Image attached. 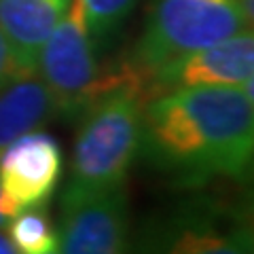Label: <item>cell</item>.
<instances>
[{
  "label": "cell",
  "instance_id": "16",
  "mask_svg": "<svg viewBox=\"0 0 254 254\" xmlns=\"http://www.w3.org/2000/svg\"><path fill=\"white\" fill-rule=\"evenodd\" d=\"M49 254H60V252H58V250H53V252H49Z\"/></svg>",
  "mask_w": 254,
  "mask_h": 254
},
{
  "label": "cell",
  "instance_id": "10",
  "mask_svg": "<svg viewBox=\"0 0 254 254\" xmlns=\"http://www.w3.org/2000/svg\"><path fill=\"white\" fill-rule=\"evenodd\" d=\"M55 119V106L36 72L23 74L0 89V153L23 133Z\"/></svg>",
  "mask_w": 254,
  "mask_h": 254
},
{
  "label": "cell",
  "instance_id": "15",
  "mask_svg": "<svg viewBox=\"0 0 254 254\" xmlns=\"http://www.w3.org/2000/svg\"><path fill=\"white\" fill-rule=\"evenodd\" d=\"M0 254H17L13 242L9 240V235H6L2 229H0Z\"/></svg>",
  "mask_w": 254,
  "mask_h": 254
},
{
  "label": "cell",
  "instance_id": "8",
  "mask_svg": "<svg viewBox=\"0 0 254 254\" xmlns=\"http://www.w3.org/2000/svg\"><path fill=\"white\" fill-rule=\"evenodd\" d=\"M64 170L62 146L51 133L32 129L0 153V189L19 210L47 205Z\"/></svg>",
  "mask_w": 254,
  "mask_h": 254
},
{
  "label": "cell",
  "instance_id": "13",
  "mask_svg": "<svg viewBox=\"0 0 254 254\" xmlns=\"http://www.w3.org/2000/svg\"><path fill=\"white\" fill-rule=\"evenodd\" d=\"M26 72H21V68L17 66V62L13 58V51L9 43L4 41L2 32H0V89H4L6 85H11L13 81H17L19 76Z\"/></svg>",
  "mask_w": 254,
  "mask_h": 254
},
{
  "label": "cell",
  "instance_id": "12",
  "mask_svg": "<svg viewBox=\"0 0 254 254\" xmlns=\"http://www.w3.org/2000/svg\"><path fill=\"white\" fill-rule=\"evenodd\" d=\"M136 4L138 0H81L87 30L98 49H106L117 41Z\"/></svg>",
  "mask_w": 254,
  "mask_h": 254
},
{
  "label": "cell",
  "instance_id": "14",
  "mask_svg": "<svg viewBox=\"0 0 254 254\" xmlns=\"http://www.w3.org/2000/svg\"><path fill=\"white\" fill-rule=\"evenodd\" d=\"M19 212H21V210L2 193V189H0V229H6V227H9L11 218H15Z\"/></svg>",
  "mask_w": 254,
  "mask_h": 254
},
{
  "label": "cell",
  "instance_id": "9",
  "mask_svg": "<svg viewBox=\"0 0 254 254\" xmlns=\"http://www.w3.org/2000/svg\"><path fill=\"white\" fill-rule=\"evenodd\" d=\"M68 4L70 0H0V32L21 72H36L41 49Z\"/></svg>",
  "mask_w": 254,
  "mask_h": 254
},
{
  "label": "cell",
  "instance_id": "2",
  "mask_svg": "<svg viewBox=\"0 0 254 254\" xmlns=\"http://www.w3.org/2000/svg\"><path fill=\"white\" fill-rule=\"evenodd\" d=\"M144 104V85L138 76H129L78 117L62 210L127 185V174L138 161Z\"/></svg>",
  "mask_w": 254,
  "mask_h": 254
},
{
  "label": "cell",
  "instance_id": "5",
  "mask_svg": "<svg viewBox=\"0 0 254 254\" xmlns=\"http://www.w3.org/2000/svg\"><path fill=\"white\" fill-rule=\"evenodd\" d=\"M36 72L49 91L55 117L78 121L102 93L136 76L125 60L102 66L98 47L87 30L81 0H70L66 13L47 38L36 64Z\"/></svg>",
  "mask_w": 254,
  "mask_h": 254
},
{
  "label": "cell",
  "instance_id": "11",
  "mask_svg": "<svg viewBox=\"0 0 254 254\" xmlns=\"http://www.w3.org/2000/svg\"><path fill=\"white\" fill-rule=\"evenodd\" d=\"M6 229L17 254H49L58 250V229L45 205L21 210Z\"/></svg>",
  "mask_w": 254,
  "mask_h": 254
},
{
  "label": "cell",
  "instance_id": "6",
  "mask_svg": "<svg viewBox=\"0 0 254 254\" xmlns=\"http://www.w3.org/2000/svg\"><path fill=\"white\" fill-rule=\"evenodd\" d=\"M254 78V36L244 30L157 68L146 78V100L189 87H242Z\"/></svg>",
  "mask_w": 254,
  "mask_h": 254
},
{
  "label": "cell",
  "instance_id": "1",
  "mask_svg": "<svg viewBox=\"0 0 254 254\" xmlns=\"http://www.w3.org/2000/svg\"><path fill=\"white\" fill-rule=\"evenodd\" d=\"M254 100L240 87H189L146 100L138 161L180 190L248 178Z\"/></svg>",
  "mask_w": 254,
  "mask_h": 254
},
{
  "label": "cell",
  "instance_id": "7",
  "mask_svg": "<svg viewBox=\"0 0 254 254\" xmlns=\"http://www.w3.org/2000/svg\"><path fill=\"white\" fill-rule=\"evenodd\" d=\"M131 212L127 185L62 210L60 254H129Z\"/></svg>",
  "mask_w": 254,
  "mask_h": 254
},
{
  "label": "cell",
  "instance_id": "4",
  "mask_svg": "<svg viewBox=\"0 0 254 254\" xmlns=\"http://www.w3.org/2000/svg\"><path fill=\"white\" fill-rule=\"evenodd\" d=\"M252 0H153L146 23L125 62L146 78L157 68L252 30Z\"/></svg>",
  "mask_w": 254,
  "mask_h": 254
},
{
  "label": "cell",
  "instance_id": "3",
  "mask_svg": "<svg viewBox=\"0 0 254 254\" xmlns=\"http://www.w3.org/2000/svg\"><path fill=\"white\" fill-rule=\"evenodd\" d=\"M129 254H254L250 212L229 197L185 190L140 222Z\"/></svg>",
  "mask_w": 254,
  "mask_h": 254
}]
</instances>
